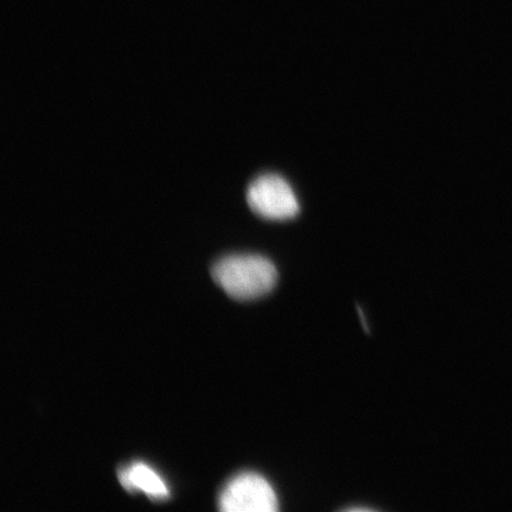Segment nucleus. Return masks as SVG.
I'll use <instances>...</instances> for the list:
<instances>
[{"mask_svg": "<svg viewBox=\"0 0 512 512\" xmlns=\"http://www.w3.org/2000/svg\"><path fill=\"white\" fill-rule=\"evenodd\" d=\"M211 273L216 284L236 300L264 297L273 290L278 279L273 262L254 254L224 256L216 262Z\"/></svg>", "mask_w": 512, "mask_h": 512, "instance_id": "obj_1", "label": "nucleus"}, {"mask_svg": "<svg viewBox=\"0 0 512 512\" xmlns=\"http://www.w3.org/2000/svg\"><path fill=\"white\" fill-rule=\"evenodd\" d=\"M219 508L223 512H273L279 508L277 494L259 473L245 472L224 486Z\"/></svg>", "mask_w": 512, "mask_h": 512, "instance_id": "obj_2", "label": "nucleus"}, {"mask_svg": "<svg viewBox=\"0 0 512 512\" xmlns=\"http://www.w3.org/2000/svg\"><path fill=\"white\" fill-rule=\"evenodd\" d=\"M248 206L267 220L293 219L300 210L298 198L283 177L268 174L255 179L247 190Z\"/></svg>", "mask_w": 512, "mask_h": 512, "instance_id": "obj_3", "label": "nucleus"}, {"mask_svg": "<svg viewBox=\"0 0 512 512\" xmlns=\"http://www.w3.org/2000/svg\"><path fill=\"white\" fill-rule=\"evenodd\" d=\"M121 485L127 491H143L151 499H165L169 497V490L158 473L144 463H133L123 467L118 472Z\"/></svg>", "mask_w": 512, "mask_h": 512, "instance_id": "obj_4", "label": "nucleus"}, {"mask_svg": "<svg viewBox=\"0 0 512 512\" xmlns=\"http://www.w3.org/2000/svg\"><path fill=\"white\" fill-rule=\"evenodd\" d=\"M349 511H369L371 509L368 508H350Z\"/></svg>", "mask_w": 512, "mask_h": 512, "instance_id": "obj_5", "label": "nucleus"}]
</instances>
